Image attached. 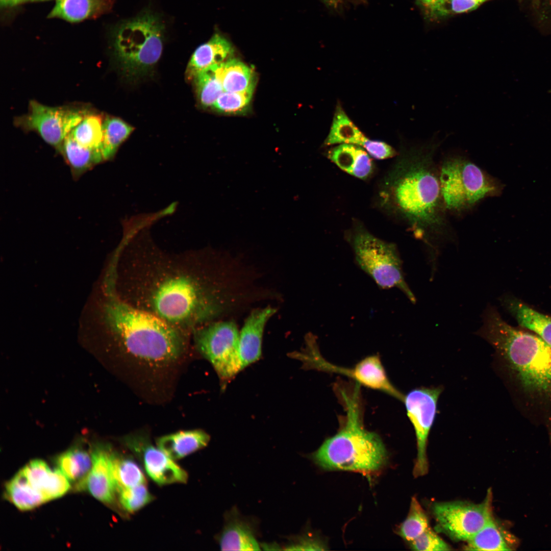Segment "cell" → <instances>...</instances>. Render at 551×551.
I'll return each mask as SVG.
<instances>
[{"instance_id": "30", "label": "cell", "mask_w": 551, "mask_h": 551, "mask_svg": "<svg viewBox=\"0 0 551 551\" xmlns=\"http://www.w3.org/2000/svg\"><path fill=\"white\" fill-rule=\"evenodd\" d=\"M467 542L468 550H509L511 546L505 534L492 516Z\"/></svg>"}, {"instance_id": "42", "label": "cell", "mask_w": 551, "mask_h": 551, "mask_svg": "<svg viewBox=\"0 0 551 551\" xmlns=\"http://www.w3.org/2000/svg\"><path fill=\"white\" fill-rule=\"evenodd\" d=\"M327 6L333 9H337L345 2L350 0H321Z\"/></svg>"}, {"instance_id": "36", "label": "cell", "mask_w": 551, "mask_h": 551, "mask_svg": "<svg viewBox=\"0 0 551 551\" xmlns=\"http://www.w3.org/2000/svg\"><path fill=\"white\" fill-rule=\"evenodd\" d=\"M253 93L223 91L217 98L213 107L217 111L223 113H242L248 108Z\"/></svg>"}, {"instance_id": "5", "label": "cell", "mask_w": 551, "mask_h": 551, "mask_svg": "<svg viewBox=\"0 0 551 551\" xmlns=\"http://www.w3.org/2000/svg\"><path fill=\"white\" fill-rule=\"evenodd\" d=\"M357 396L356 392L351 397L344 395L346 414L343 424L311 457L325 470L373 475L386 465L387 452L381 437L363 425Z\"/></svg>"}, {"instance_id": "43", "label": "cell", "mask_w": 551, "mask_h": 551, "mask_svg": "<svg viewBox=\"0 0 551 551\" xmlns=\"http://www.w3.org/2000/svg\"><path fill=\"white\" fill-rule=\"evenodd\" d=\"M1 4L4 7L13 6L19 4L20 3L29 1H37V0H0Z\"/></svg>"}, {"instance_id": "1", "label": "cell", "mask_w": 551, "mask_h": 551, "mask_svg": "<svg viewBox=\"0 0 551 551\" xmlns=\"http://www.w3.org/2000/svg\"><path fill=\"white\" fill-rule=\"evenodd\" d=\"M127 249L118 273L117 296L125 302L189 335L224 310L223 293L199 253L169 254L152 245Z\"/></svg>"}, {"instance_id": "32", "label": "cell", "mask_w": 551, "mask_h": 551, "mask_svg": "<svg viewBox=\"0 0 551 551\" xmlns=\"http://www.w3.org/2000/svg\"><path fill=\"white\" fill-rule=\"evenodd\" d=\"M134 128L120 118L107 117L103 121L102 154L104 160L112 158Z\"/></svg>"}, {"instance_id": "31", "label": "cell", "mask_w": 551, "mask_h": 551, "mask_svg": "<svg viewBox=\"0 0 551 551\" xmlns=\"http://www.w3.org/2000/svg\"><path fill=\"white\" fill-rule=\"evenodd\" d=\"M220 64L213 65L198 72L194 77L197 97L205 108L213 106L224 91L218 73Z\"/></svg>"}, {"instance_id": "40", "label": "cell", "mask_w": 551, "mask_h": 551, "mask_svg": "<svg viewBox=\"0 0 551 551\" xmlns=\"http://www.w3.org/2000/svg\"><path fill=\"white\" fill-rule=\"evenodd\" d=\"M428 12L434 17L446 15L448 13L446 0H418Z\"/></svg>"}, {"instance_id": "28", "label": "cell", "mask_w": 551, "mask_h": 551, "mask_svg": "<svg viewBox=\"0 0 551 551\" xmlns=\"http://www.w3.org/2000/svg\"><path fill=\"white\" fill-rule=\"evenodd\" d=\"M111 460L117 492L124 488L146 484L141 468L131 457L112 450Z\"/></svg>"}, {"instance_id": "20", "label": "cell", "mask_w": 551, "mask_h": 551, "mask_svg": "<svg viewBox=\"0 0 551 551\" xmlns=\"http://www.w3.org/2000/svg\"><path fill=\"white\" fill-rule=\"evenodd\" d=\"M500 302L519 325L531 331L551 346V316L510 295L503 297Z\"/></svg>"}, {"instance_id": "27", "label": "cell", "mask_w": 551, "mask_h": 551, "mask_svg": "<svg viewBox=\"0 0 551 551\" xmlns=\"http://www.w3.org/2000/svg\"><path fill=\"white\" fill-rule=\"evenodd\" d=\"M366 139L338 103L324 143L328 145L349 143L362 146Z\"/></svg>"}, {"instance_id": "4", "label": "cell", "mask_w": 551, "mask_h": 551, "mask_svg": "<svg viewBox=\"0 0 551 551\" xmlns=\"http://www.w3.org/2000/svg\"><path fill=\"white\" fill-rule=\"evenodd\" d=\"M105 310L106 327L120 348L144 363L161 366L172 363L188 346L189 334L117 295L108 301Z\"/></svg>"}, {"instance_id": "21", "label": "cell", "mask_w": 551, "mask_h": 551, "mask_svg": "<svg viewBox=\"0 0 551 551\" xmlns=\"http://www.w3.org/2000/svg\"><path fill=\"white\" fill-rule=\"evenodd\" d=\"M210 437L200 429L180 431L160 437L157 446L173 460L183 458L206 447Z\"/></svg>"}, {"instance_id": "41", "label": "cell", "mask_w": 551, "mask_h": 551, "mask_svg": "<svg viewBox=\"0 0 551 551\" xmlns=\"http://www.w3.org/2000/svg\"><path fill=\"white\" fill-rule=\"evenodd\" d=\"M322 547H323L321 543L319 541H315L312 539H309L306 538H302L296 540L294 543L289 544L286 549L287 550H300V549H311V550H322L323 549Z\"/></svg>"}, {"instance_id": "29", "label": "cell", "mask_w": 551, "mask_h": 551, "mask_svg": "<svg viewBox=\"0 0 551 551\" xmlns=\"http://www.w3.org/2000/svg\"><path fill=\"white\" fill-rule=\"evenodd\" d=\"M48 15L49 18H60L69 22L82 21L94 15L99 10V0H55Z\"/></svg>"}, {"instance_id": "35", "label": "cell", "mask_w": 551, "mask_h": 551, "mask_svg": "<svg viewBox=\"0 0 551 551\" xmlns=\"http://www.w3.org/2000/svg\"><path fill=\"white\" fill-rule=\"evenodd\" d=\"M117 496L122 509L130 513L139 510L154 499L146 484L121 489Z\"/></svg>"}, {"instance_id": "12", "label": "cell", "mask_w": 551, "mask_h": 551, "mask_svg": "<svg viewBox=\"0 0 551 551\" xmlns=\"http://www.w3.org/2000/svg\"><path fill=\"white\" fill-rule=\"evenodd\" d=\"M441 392L439 387H421L413 389L404 396L403 402L416 438L417 454L413 469V474L416 477L424 475L428 471V439L436 416Z\"/></svg>"}, {"instance_id": "25", "label": "cell", "mask_w": 551, "mask_h": 551, "mask_svg": "<svg viewBox=\"0 0 551 551\" xmlns=\"http://www.w3.org/2000/svg\"><path fill=\"white\" fill-rule=\"evenodd\" d=\"M68 164L73 176L78 178L104 160L102 152L79 144L69 133L59 149Z\"/></svg>"}, {"instance_id": "6", "label": "cell", "mask_w": 551, "mask_h": 551, "mask_svg": "<svg viewBox=\"0 0 551 551\" xmlns=\"http://www.w3.org/2000/svg\"><path fill=\"white\" fill-rule=\"evenodd\" d=\"M438 172L442 197L448 213L468 212L502 192V186L497 180L462 155L446 156L438 165Z\"/></svg>"}, {"instance_id": "39", "label": "cell", "mask_w": 551, "mask_h": 551, "mask_svg": "<svg viewBox=\"0 0 551 551\" xmlns=\"http://www.w3.org/2000/svg\"><path fill=\"white\" fill-rule=\"evenodd\" d=\"M489 0H446L448 13H462L474 10Z\"/></svg>"}, {"instance_id": "7", "label": "cell", "mask_w": 551, "mask_h": 551, "mask_svg": "<svg viewBox=\"0 0 551 551\" xmlns=\"http://www.w3.org/2000/svg\"><path fill=\"white\" fill-rule=\"evenodd\" d=\"M164 33L162 21L150 12L128 20L119 28L114 48L126 72L137 75L158 62L163 51Z\"/></svg>"}, {"instance_id": "13", "label": "cell", "mask_w": 551, "mask_h": 551, "mask_svg": "<svg viewBox=\"0 0 551 551\" xmlns=\"http://www.w3.org/2000/svg\"><path fill=\"white\" fill-rule=\"evenodd\" d=\"M123 442L138 457L147 475L157 484L161 486L187 482V472L157 446L152 444L147 436L131 434L125 437Z\"/></svg>"}, {"instance_id": "10", "label": "cell", "mask_w": 551, "mask_h": 551, "mask_svg": "<svg viewBox=\"0 0 551 551\" xmlns=\"http://www.w3.org/2000/svg\"><path fill=\"white\" fill-rule=\"evenodd\" d=\"M492 498L489 490L480 504L461 501L434 503L432 512L437 528L454 540L468 541L493 516Z\"/></svg>"}, {"instance_id": "14", "label": "cell", "mask_w": 551, "mask_h": 551, "mask_svg": "<svg viewBox=\"0 0 551 551\" xmlns=\"http://www.w3.org/2000/svg\"><path fill=\"white\" fill-rule=\"evenodd\" d=\"M112 449L98 445L91 452L92 467L86 482L85 489L98 500L111 504L117 496L112 466Z\"/></svg>"}, {"instance_id": "37", "label": "cell", "mask_w": 551, "mask_h": 551, "mask_svg": "<svg viewBox=\"0 0 551 551\" xmlns=\"http://www.w3.org/2000/svg\"><path fill=\"white\" fill-rule=\"evenodd\" d=\"M410 546L412 550L420 551L452 550L450 546L430 528L410 542Z\"/></svg>"}, {"instance_id": "34", "label": "cell", "mask_w": 551, "mask_h": 551, "mask_svg": "<svg viewBox=\"0 0 551 551\" xmlns=\"http://www.w3.org/2000/svg\"><path fill=\"white\" fill-rule=\"evenodd\" d=\"M429 528V520L424 510L417 498L412 497L408 514L398 527L397 534L410 543Z\"/></svg>"}, {"instance_id": "11", "label": "cell", "mask_w": 551, "mask_h": 551, "mask_svg": "<svg viewBox=\"0 0 551 551\" xmlns=\"http://www.w3.org/2000/svg\"><path fill=\"white\" fill-rule=\"evenodd\" d=\"M87 115L81 110L52 107L32 101L29 113L17 123L28 130H34L48 144L58 150L66 136Z\"/></svg>"}, {"instance_id": "2", "label": "cell", "mask_w": 551, "mask_h": 551, "mask_svg": "<svg viewBox=\"0 0 551 551\" xmlns=\"http://www.w3.org/2000/svg\"><path fill=\"white\" fill-rule=\"evenodd\" d=\"M441 143L436 132L429 140L404 151L389 186L393 205L429 248L433 262L439 244L453 237L434 159Z\"/></svg>"}, {"instance_id": "38", "label": "cell", "mask_w": 551, "mask_h": 551, "mask_svg": "<svg viewBox=\"0 0 551 551\" xmlns=\"http://www.w3.org/2000/svg\"><path fill=\"white\" fill-rule=\"evenodd\" d=\"M362 146L371 157L377 159L391 158L396 154L392 147L381 141L369 140L367 138Z\"/></svg>"}, {"instance_id": "22", "label": "cell", "mask_w": 551, "mask_h": 551, "mask_svg": "<svg viewBox=\"0 0 551 551\" xmlns=\"http://www.w3.org/2000/svg\"><path fill=\"white\" fill-rule=\"evenodd\" d=\"M328 156L341 169L357 178L365 179L371 172V160L368 154L358 145L340 144L331 148Z\"/></svg>"}, {"instance_id": "15", "label": "cell", "mask_w": 551, "mask_h": 551, "mask_svg": "<svg viewBox=\"0 0 551 551\" xmlns=\"http://www.w3.org/2000/svg\"><path fill=\"white\" fill-rule=\"evenodd\" d=\"M277 309L271 306L253 310L240 331L239 354L242 369L258 361L262 355L264 330Z\"/></svg>"}, {"instance_id": "19", "label": "cell", "mask_w": 551, "mask_h": 551, "mask_svg": "<svg viewBox=\"0 0 551 551\" xmlns=\"http://www.w3.org/2000/svg\"><path fill=\"white\" fill-rule=\"evenodd\" d=\"M234 49L231 43L218 33L214 34L206 43L193 52L186 69L188 80H193L199 71L220 64L231 59Z\"/></svg>"}, {"instance_id": "17", "label": "cell", "mask_w": 551, "mask_h": 551, "mask_svg": "<svg viewBox=\"0 0 551 551\" xmlns=\"http://www.w3.org/2000/svg\"><path fill=\"white\" fill-rule=\"evenodd\" d=\"M20 470L31 487L47 502L61 497L70 487L68 479L58 468L52 469L42 460H33Z\"/></svg>"}, {"instance_id": "18", "label": "cell", "mask_w": 551, "mask_h": 551, "mask_svg": "<svg viewBox=\"0 0 551 551\" xmlns=\"http://www.w3.org/2000/svg\"><path fill=\"white\" fill-rule=\"evenodd\" d=\"M224 524L218 541L222 550H260L253 522L242 516L236 509L225 514Z\"/></svg>"}, {"instance_id": "9", "label": "cell", "mask_w": 551, "mask_h": 551, "mask_svg": "<svg viewBox=\"0 0 551 551\" xmlns=\"http://www.w3.org/2000/svg\"><path fill=\"white\" fill-rule=\"evenodd\" d=\"M239 333L236 323L228 320L211 322L192 334L196 349L211 364L222 389L242 370L239 354Z\"/></svg>"}, {"instance_id": "3", "label": "cell", "mask_w": 551, "mask_h": 551, "mask_svg": "<svg viewBox=\"0 0 551 551\" xmlns=\"http://www.w3.org/2000/svg\"><path fill=\"white\" fill-rule=\"evenodd\" d=\"M482 318L477 334L504 359L518 387L531 398L551 405V346L535 333L508 324L490 305Z\"/></svg>"}, {"instance_id": "23", "label": "cell", "mask_w": 551, "mask_h": 551, "mask_svg": "<svg viewBox=\"0 0 551 551\" xmlns=\"http://www.w3.org/2000/svg\"><path fill=\"white\" fill-rule=\"evenodd\" d=\"M58 468L74 483L78 490L85 489L86 482L92 467L91 453L85 449L74 446L58 456L56 460Z\"/></svg>"}, {"instance_id": "8", "label": "cell", "mask_w": 551, "mask_h": 551, "mask_svg": "<svg viewBox=\"0 0 551 551\" xmlns=\"http://www.w3.org/2000/svg\"><path fill=\"white\" fill-rule=\"evenodd\" d=\"M351 244L357 264L381 288L400 289L413 304L415 297L407 285L396 246L365 231L357 232Z\"/></svg>"}, {"instance_id": "26", "label": "cell", "mask_w": 551, "mask_h": 551, "mask_svg": "<svg viewBox=\"0 0 551 551\" xmlns=\"http://www.w3.org/2000/svg\"><path fill=\"white\" fill-rule=\"evenodd\" d=\"M5 495L20 510H30L47 502L42 494L31 487L20 470L6 483Z\"/></svg>"}, {"instance_id": "24", "label": "cell", "mask_w": 551, "mask_h": 551, "mask_svg": "<svg viewBox=\"0 0 551 551\" xmlns=\"http://www.w3.org/2000/svg\"><path fill=\"white\" fill-rule=\"evenodd\" d=\"M218 73L224 91L253 93L255 73L244 62L231 58L220 64Z\"/></svg>"}, {"instance_id": "16", "label": "cell", "mask_w": 551, "mask_h": 551, "mask_svg": "<svg viewBox=\"0 0 551 551\" xmlns=\"http://www.w3.org/2000/svg\"><path fill=\"white\" fill-rule=\"evenodd\" d=\"M331 370L351 378L360 385L383 392L403 401L404 396L390 381L378 355L366 357L352 368L332 365Z\"/></svg>"}, {"instance_id": "33", "label": "cell", "mask_w": 551, "mask_h": 551, "mask_svg": "<svg viewBox=\"0 0 551 551\" xmlns=\"http://www.w3.org/2000/svg\"><path fill=\"white\" fill-rule=\"evenodd\" d=\"M103 122L96 114H87L70 133L81 145L102 152Z\"/></svg>"}]
</instances>
